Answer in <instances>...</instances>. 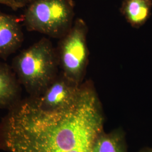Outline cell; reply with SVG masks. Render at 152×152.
<instances>
[{"instance_id":"11","label":"cell","mask_w":152,"mask_h":152,"mask_svg":"<svg viewBox=\"0 0 152 152\" xmlns=\"http://www.w3.org/2000/svg\"><path fill=\"white\" fill-rule=\"evenodd\" d=\"M18 2H19L20 4H22L23 5L26 6L28 4H29L31 1H32L33 0H16Z\"/></svg>"},{"instance_id":"9","label":"cell","mask_w":152,"mask_h":152,"mask_svg":"<svg viewBox=\"0 0 152 152\" xmlns=\"http://www.w3.org/2000/svg\"><path fill=\"white\" fill-rule=\"evenodd\" d=\"M92 152H126L122 134L118 131L110 133L103 132L95 142Z\"/></svg>"},{"instance_id":"10","label":"cell","mask_w":152,"mask_h":152,"mask_svg":"<svg viewBox=\"0 0 152 152\" xmlns=\"http://www.w3.org/2000/svg\"><path fill=\"white\" fill-rule=\"evenodd\" d=\"M0 5L6 6L15 11L24 7L16 0H0Z\"/></svg>"},{"instance_id":"6","label":"cell","mask_w":152,"mask_h":152,"mask_svg":"<svg viewBox=\"0 0 152 152\" xmlns=\"http://www.w3.org/2000/svg\"><path fill=\"white\" fill-rule=\"evenodd\" d=\"M24 34L18 18L0 10V59H6L20 48Z\"/></svg>"},{"instance_id":"7","label":"cell","mask_w":152,"mask_h":152,"mask_svg":"<svg viewBox=\"0 0 152 152\" xmlns=\"http://www.w3.org/2000/svg\"><path fill=\"white\" fill-rule=\"evenodd\" d=\"M21 86L12 67L0 61V108L9 110L22 100Z\"/></svg>"},{"instance_id":"12","label":"cell","mask_w":152,"mask_h":152,"mask_svg":"<svg viewBox=\"0 0 152 152\" xmlns=\"http://www.w3.org/2000/svg\"><path fill=\"white\" fill-rule=\"evenodd\" d=\"M152 152V150H150V151H147V152Z\"/></svg>"},{"instance_id":"4","label":"cell","mask_w":152,"mask_h":152,"mask_svg":"<svg viewBox=\"0 0 152 152\" xmlns=\"http://www.w3.org/2000/svg\"><path fill=\"white\" fill-rule=\"evenodd\" d=\"M88 28L78 18L65 36L60 39L56 49L61 73L77 85H81L86 73L89 51L87 46Z\"/></svg>"},{"instance_id":"5","label":"cell","mask_w":152,"mask_h":152,"mask_svg":"<svg viewBox=\"0 0 152 152\" xmlns=\"http://www.w3.org/2000/svg\"><path fill=\"white\" fill-rule=\"evenodd\" d=\"M81 85L69 81L61 72L40 96L32 98L37 106L42 110L61 111L70 107L75 103Z\"/></svg>"},{"instance_id":"3","label":"cell","mask_w":152,"mask_h":152,"mask_svg":"<svg viewBox=\"0 0 152 152\" xmlns=\"http://www.w3.org/2000/svg\"><path fill=\"white\" fill-rule=\"evenodd\" d=\"M26 7L23 21L29 32L60 39L74 23L73 0H33Z\"/></svg>"},{"instance_id":"2","label":"cell","mask_w":152,"mask_h":152,"mask_svg":"<svg viewBox=\"0 0 152 152\" xmlns=\"http://www.w3.org/2000/svg\"><path fill=\"white\" fill-rule=\"evenodd\" d=\"M56 49L42 38L15 56L11 67L29 96H40L58 75Z\"/></svg>"},{"instance_id":"1","label":"cell","mask_w":152,"mask_h":152,"mask_svg":"<svg viewBox=\"0 0 152 152\" xmlns=\"http://www.w3.org/2000/svg\"><path fill=\"white\" fill-rule=\"evenodd\" d=\"M100 100L91 83L82 84L70 107L45 112L32 97L22 100L0 122V151L7 152H92L104 132Z\"/></svg>"},{"instance_id":"8","label":"cell","mask_w":152,"mask_h":152,"mask_svg":"<svg viewBox=\"0 0 152 152\" xmlns=\"http://www.w3.org/2000/svg\"><path fill=\"white\" fill-rule=\"evenodd\" d=\"M152 0H124L121 12L132 27L139 28L151 16Z\"/></svg>"}]
</instances>
